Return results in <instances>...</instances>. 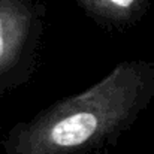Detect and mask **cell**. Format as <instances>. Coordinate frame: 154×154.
Masks as SVG:
<instances>
[{"label": "cell", "instance_id": "obj_1", "mask_svg": "<svg viewBox=\"0 0 154 154\" xmlns=\"http://www.w3.org/2000/svg\"><path fill=\"white\" fill-rule=\"evenodd\" d=\"M97 118L93 114L81 112L69 115L60 120L50 132V141L52 147L57 148H70L78 147L88 141L96 132Z\"/></svg>", "mask_w": 154, "mask_h": 154}, {"label": "cell", "instance_id": "obj_2", "mask_svg": "<svg viewBox=\"0 0 154 154\" xmlns=\"http://www.w3.org/2000/svg\"><path fill=\"white\" fill-rule=\"evenodd\" d=\"M112 3H115L117 6H129L130 3H133V0H111Z\"/></svg>", "mask_w": 154, "mask_h": 154}, {"label": "cell", "instance_id": "obj_3", "mask_svg": "<svg viewBox=\"0 0 154 154\" xmlns=\"http://www.w3.org/2000/svg\"><path fill=\"white\" fill-rule=\"evenodd\" d=\"M3 51H5V41H3V35H2V21H0V58L3 55Z\"/></svg>", "mask_w": 154, "mask_h": 154}]
</instances>
